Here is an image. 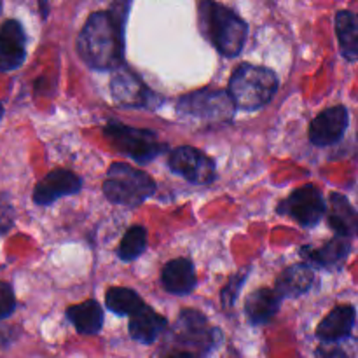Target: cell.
Masks as SVG:
<instances>
[{
	"instance_id": "cell-12",
	"label": "cell",
	"mask_w": 358,
	"mask_h": 358,
	"mask_svg": "<svg viewBox=\"0 0 358 358\" xmlns=\"http://www.w3.org/2000/svg\"><path fill=\"white\" fill-rule=\"evenodd\" d=\"M83 189V178L65 168L49 171L34 187V203L38 206H49L63 196H72Z\"/></svg>"
},
{
	"instance_id": "cell-16",
	"label": "cell",
	"mask_w": 358,
	"mask_h": 358,
	"mask_svg": "<svg viewBox=\"0 0 358 358\" xmlns=\"http://www.w3.org/2000/svg\"><path fill=\"white\" fill-rule=\"evenodd\" d=\"M196 269L192 261L185 257L173 259L166 262L161 271V285L168 294L173 296H187L196 289Z\"/></svg>"
},
{
	"instance_id": "cell-30",
	"label": "cell",
	"mask_w": 358,
	"mask_h": 358,
	"mask_svg": "<svg viewBox=\"0 0 358 358\" xmlns=\"http://www.w3.org/2000/svg\"><path fill=\"white\" fill-rule=\"evenodd\" d=\"M2 117H3V105L0 103V119H2Z\"/></svg>"
},
{
	"instance_id": "cell-27",
	"label": "cell",
	"mask_w": 358,
	"mask_h": 358,
	"mask_svg": "<svg viewBox=\"0 0 358 358\" xmlns=\"http://www.w3.org/2000/svg\"><path fill=\"white\" fill-rule=\"evenodd\" d=\"M16 310V297L10 283L0 282V320H6Z\"/></svg>"
},
{
	"instance_id": "cell-4",
	"label": "cell",
	"mask_w": 358,
	"mask_h": 358,
	"mask_svg": "<svg viewBox=\"0 0 358 358\" xmlns=\"http://www.w3.org/2000/svg\"><path fill=\"white\" fill-rule=\"evenodd\" d=\"M103 194L110 203L136 208L156 192V182L143 170L128 163H112L103 182Z\"/></svg>"
},
{
	"instance_id": "cell-15",
	"label": "cell",
	"mask_w": 358,
	"mask_h": 358,
	"mask_svg": "<svg viewBox=\"0 0 358 358\" xmlns=\"http://www.w3.org/2000/svg\"><path fill=\"white\" fill-rule=\"evenodd\" d=\"M357 310L353 304H339L336 306L317 327V338L322 343H339L352 338L355 327Z\"/></svg>"
},
{
	"instance_id": "cell-24",
	"label": "cell",
	"mask_w": 358,
	"mask_h": 358,
	"mask_svg": "<svg viewBox=\"0 0 358 358\" xmlns=\"http://www.w3.org/2000/svg\"><path fill=\"white\" fill-rule=\"evenodd\" d=\"M147 248V229L143 226H133L126 231L117 247V257L124 262L138 259Z\"/></svg>"
},
{
	"instance_id": "cell-23",
	"label": "cell",
	"mask_w": 358,
	"mask_h": 358,
	"mask_svg": "<svg viewBox=\"0 0 358 358\" xmlns=\"http://www.w3.org/2000/svg\"><path fill=\"white\" fill-rule=\"evenodd\" d=\"M105 306L108 311L119 315V317H131L133 313L145 306L138 292L128 287H110L105 292Z\"/></svg>"
},
{
	"instance_id": "cell-5",
	"label": "cell",
	"mask_w": 358,
	"mask_h": 358,
	"mask_svg": "<svg viewBox=\"0 0 358 358\" xmlns=\"http://www.w3.org/2000/svg\"><path fill=\"white\" fill-rule=\"evenodd\" d=\"M105 138L117 152L124 154L138 164H147L166 152V143L159 142L157 135L145 128H133L119 121H108L103 126Z\"/></svg>"
},
{
	"instance_id": "cell-25",
	"label": "cell",
	"mask_w": 358,
	"mask_h": 358,
	"mask_svg": "<svg viewBox=\"0 0 358 358\" xmlns=\"http://www.w3.org/2000/svg\"><path fill=\"white\" fill-rule=\"evenodd\" d=\"M248 271H250V269H248V268L240 269V271H238L236 275L231 276L229 282L226 283V287H224V289L220 290V301H222V308L226 311H229L231 308L234 306V303H236L238 294H240L241 287H243L245 282H247Z\"/></svg>"
},
{
	"instance_id": "cell-1",
	"label": "cell",
	"mask_w": 358,
	"mask_h": 358,
	"mask_svg": "<svg viewBox=\"0 0 358 358\" xmlns=\"http://www.w3.org/2000/svg\"><path fill=\"white\" fill-rule=\"evenodd\" d=\"M129 3H114L110 10L91 13L77 37V52L90 69L103 72L122 66L124 23Z\"/></svg>"
},
{
	"instance_id": "cell-19",
	"label": "cell",
	"mask_w": 358,
	"mask_h": 358,
	"mask_svg": "<svg viewBox=\"0 0 358 358\" xmlns=\"http://www.w3.org/2000/svg\"><path fill=\"white\" fill-rule=\"evenodd\" d=\"M315 285V271L308 264H294L283 269L282 275L276 280L273 289L278 292L282 299L287 297H299L310 292Z\"/></svg>"
},
{
	"instance_id": "cell-22",
	"label": "cell",
	"mask_w": 358,
	"mask_h": 358,
	"mask_svg": "<svg viewBox=\"0 0 358 358\" xmlns=\"http://www.w3.org/2000/svg\"><path fill=\"white\" fill-rule=\"evenodd\" d=\"M336 35H338L339 51L350 63L358 58V21L352 10H339L336 14Z\"/></svg>"
},
{
	"instance_id": "cell-18",
	"label": "cell",
	"mask_w": 358,
	"mask_h": 358,
	"mask_svg": "<svg viewBox=\"0 0 358 358\" xmlns=\"http://www.w3.org/2000/svg\"><path fill=\"white\" fill-rule=\"evenodd\" d=\"M166 318L157 313V311H154L150 306H147V304L129 317L128 324V331L131 339L142 343V345H152V343H156L157 338L166 331Z\"/></svg>"
},
{
	"instance_id": "cell-3",
	"label": "cell",
	"mask_w": 358,
	"mask_h": 358,
	"mask_svg": "<svg viewBox=\"0 0 358 358\" xmlns=\"http://www.w3.org/2000/svg\"><path fill=\"white\" fill-rule=\"evenodd\" d=\"M278 76L268 66L241 63L229 77L227 94L234 108L254 112L271 101L278 91Z\"/></svg>"
},
{
	"instance_id": "cell-11",
	"label": "cell",
	"mask_w": 358,
	"mask_h": 358,
	"mask_svg": "<svg viewBox=\"0 0 358 358\" xmlns=\"http://www.w3.org/2000/svg\"><path fill=\"white\" fill-rule=\"evenodd\" d=\"M348 124V108L345 105H336V107L325 108L311 121L308 136H310V142L317 147L334 145L345 136Z\"/></svg>"
},
{
	"instance_id": "cell-7",
	"label": "cell",
	"mask_w": 358,
	"mask_h": 358,
	"mask_svg": "<svg viewBox=\"0 0 358 358\" xmlns=\"http://www.w3.org/2000/svg\"><path fill=\"white\" fill-rule=\"evenodd\" d=\"M325 208H327V203L320 189L315 184H306L303 187H297L289 198L280 201L276 212L280 215L290 217L299 226L313 227L325 215Z\"/></svg>"
},
{
	"instance_id": "cell-9",
	"label": "cell",
	"mask_w": 358,
	"mask_h": 358,
	"mask_svg": "<svg viewBox=\"0 0 358 358\" xmlns=\"http://www.w3.org/2000/svg\"><path fill=\"white\" fill-rule=\"evenodd\" d=\"M110 93L115 103L129 108H149L152 101H159V96L152 93L138 77L124 66L114 70L110 79Z\"/></svg>"
},
{
	"instance_id": "cell-29",
	"label": "cell",
	"mask_w": 358,
	"mask_h": 358,
	"mask_svg": "<svg viewBox=\"0 0 358 358\" xmlns=\"http://www.w3.org/2000/svg\"><path fill=\"white\" fill-rule=\"evenodd\" d=\"M41 7H42V16L45 17V16H48V6H45L44 2H42V3H41Z\"/></svg>"
},
{
	"instance_id": "cell-8",
	"label": "cell",
	"mask_w": 358,
	"mask_h": 358,
	"mask_svg": "<svg viewBox=\"0 0 358 358\" xmlns=\"http://www.w3.org/2000/svg\"><path fill=\"white\" fill-rule=\"evenodd\" d=\"M168 166L175 175L194 185H208L215 182V161L191 145L177 147L168 156Z\"/></svg>"
},
{
	"instance_id": "cell-20",
	"label": "cell",
	"mask_w": 358,
	"mask_h": 358,
	"mask_svg": "<svg viewBox=\"0 0 358 358\" xmlns=\"http://www.w3.org/2000/svg\"><path fill=\"white\" fill-rule=\"evenodd\" d=\"M282 303L283 299L275 289L264 287V289L254 290L247 297V301H245V315H247L252 325L268 324L278 313Z\"/></svg>"
},
{
	"instance_id": "cell-21",
	"label": "cell",
	"mask_w": 358,
	"mask_h": 358,
	"mask_svg": "<svg viewBox=\"0 0 358 358\" xmlns=\"http://www.w3.org/2000/svg\"><path fill=\"white\" fill-rule=\"evenodd\" d=\"M66 318L79 334L94 336L103 327V308L94 299L73 304L66 310Z\"/></svg>"
},
{
	"instance_id": "cell-17",
	"label": "cell",
	"mask_w": 358,
	"mask_h": 358,
	"mask_svg": "<svg viewBox=\"0 0 358 358\" xmlns=\"http://www.w3.org/2000/svg\"><path fill=\"white\" fill-rule=\"evenodd\" d=\"M325 212H327L329 227L334 231L336 236L348 238V240L357 236L358 217L346 196L332 192L329 198V208H325Z\"/></svg>"
},
{
	"instance_id": "cell-6",
	"label": "cell",
	"mask_w": 358,
	"mask_h": 358,
	"mask_svg": "<svg viewBox=\"0 0 358 358\" xmlns=\"http://www.w3.org/2000/svg\"><path fill=\"white\" fill-rule=\"evenodd\" d=\"M178 112L206 122H227L234 115V105L224 90H199L184 94L177 103Z\"/></svg>"
},
{
	"instance_id": "cell-28",
	"label": "cell",
	"mask_w": 358,
	"mask_h": 358,
	"mask_svg": "<svg viewBox=\"0 0 358 358\" xmlns=\"http://www.w3.org/2000/svg\"><path fill=\"white\" fill-rule=\"evenodd\" d=\"M168 358H199L194 352L191 350H178V352H173Z\"/></svg>"
},
{
	"instance_id": "cell-10",
	"label": "cell",
	"mask_w": 358,
	"mask_h": 358,
	"mask_svg": "<svg viewBox=\"0 0 358 358\" xmlns=\"http://www.w3.org/2000/svg\"><path fill=\"white\" fill-rule=\"evenodd\" d=\"M175 334L178 341L184 345L198 346L199 352H206L215 345L217 334H220V331L208 327V318L201 311L185 308L178 313Z\"/></svg>"
},
{
	"instance_id": "cell-26",
	"label": "cell",
	"mask_w": 358,
	"mask_h": 358,
	"mask_svg": "<svg viewBox=\"0 0 358 358\" xmlns=\"http://www.w3.org/2000/svg\"><path fill=\"white\" fill-rule=\"evenodd\" d=\"M348 339L339 343H322V346L315 353V358H355V355H353L355 339H352L350 346H346Z\"/></svg>"
},
{
	"instance_id": "cell-14",
	"label": "cell",
	"mask_w": 358,
	"mask_h": 358,
	"mask_svg": "<svg viewBox=\"0 0 358 358\" xmlns=\"http://www.w3.org/2000/svg\"><path fill=\"white\" fill-rule=\"evenodd\" d=\"M352 252V240L341 236H334L332 240L325 241L322 247L306 245L301 248V257L306 259L304 264H313L324 269H341L345 266Z\"/></svg>"
},
{
	"instance_id": "cell-2",
	"label": "cell",
	"mask_w": 358,
	"mask_h": 358,
	"mask_svg": "<svg viewBox=\"0 0 358 358\" xmlns=\"http://www.w3.org/2000/svg\"><path fill=\"white\" fill-rule=\"evenodd\" d=\"M199 24L210 44L226 58H233L243 51L248 24L229 7L217 2L199 3Z\"/></svg>"
},
{
	"instance_id": "cell-13",
	"label": "cell",
	"mask_w": 358,
	"mask_h": 358,
	"mask_svg": "<svg viewBox=\"0 0 358 358\" xmlns=\"http://www.w3.org/2000/svg\"><path fill=\"white\" fill-rule=\"evenodd\" d=\"M27 58V34L17 20L3 21L0 27V72H14Z\"/></svg>"
}]
</instances>
